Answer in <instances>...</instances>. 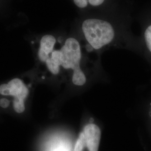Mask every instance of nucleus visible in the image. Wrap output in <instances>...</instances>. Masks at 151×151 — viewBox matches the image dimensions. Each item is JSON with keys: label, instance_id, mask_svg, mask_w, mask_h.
I'll list each match as a JSON object with an SVG mask.
<instances>
[{"label": "nucleus", "instance_id": "f257e3e1", "mask_svg": "<svg viewBox=\"0 0 151 151\" xmlns=\"http://www.w3.org/2000/svg\"><path fill=\"white\" fill-rule=\"evenodd\" d=\"M71 32L86 42L89 50L127 42L131 37L129 12L78 15Z\"/></svg>", "mask_w": 151, "mask_h": 151}, {"label": "nucleus", "instance_id": "f03ea898", "mask_svg": "<svg viewBox=\"0 0 151 151\" xmlns=\"http://www.w3.org/2000/svg\"><path fill=\"white\" fill-rule=\"evenodd\" d=\"M78 15L111 14L129 11L126 0H70Z\"/></svg>", "mask_w": 151, "mask_h": 151}, {"label": "nucleus", "instance_id": "7ed1b4c3", "mask_svg": "<svg viewBox=\"0 0 151 151\" xmlns=\"http://www.w3.org/2000/svg\"><path fill=\"white\" fill-rule=\"evenodd\" d=\"M61 66L66 70H72L73 75L82 72L81 45L79 39L75 34L68 37L60 48Z\"/></svg>", "mask_w": 151, "mask_h": 151}, {"label": "nucleus", "instance_id": "20e7f679", "mask_svg": "<svg viewBox=\"0 0 151 151\" xmlns=\"http://www.w3.org/2000/svg\"><path fill=\"white\" fill-rule=\"evenodd\" d=\"M0 93L2 95L14 96L13 106L15 111L18 113L24 111V100L29 94V90L20 79L14 78L7 84L0 85Z\"/></svg>", "mask_w": 151, "mask_h": 151}, {"label": "nucleus", "instance_id": "39448f33", "mask_svg": "<svg viewBox=\"0 0 151 151\" xmlns=\"http://www.w3.org/2000/svg\"><path fill=\"white\" fill-rule=\"evenodd\" d=\"M57 37L52 34H46L40 39L38 55L39 60L45 63L50 53L54 50L55 45L58 41Z\"/></svg>", "mask_w": 151, "mask_h": 151}, {"label": "nucleus", "instance_id": "423d86ee", "mask_svg": "<svg viewBox=\"0 0 151 151\" xmlns=\"http://www.w3.org/2000/svg\"><path fill=\"white\" fill-rule=\"evenodd\" d=\"M89 151H98L101 138V130L96 124L86 125L83 131Z\"/></svg>", "mask_w": 151, "mask_h": 151}, {"label": "nucleus", "instance_id": "0eeeda50", "mask_svg": "<svg viewBox=\"0 0 151 151\" xmlns=\"http://www.w3.org/2000/svg\"><path fill=\"white\" fill-rule=\"evenodd\" d=\"M61 51L60 49H55L50 53L49 57L45 63L49 70L53 75H57L61 66Z\"/></svg>", "mask_w": 151, "mask_h": 151}, {"label": "nucleus", "instance_id": "6e6552de", "mask_svg": "<svg viewBox=\"0 0 151 151\" xmlns=\"http://www.w3.org/2000/svg\"><path fill=\"white\" fill-rule=\"evenodd\" d=\"M85 146H86V138L83 132H82L80 134L76 142L75 151H82Z\"/></svg>", "mask_w": 151, "mask_h": 151}, {"label": "nucleus", "instance_id": "1a4fd4ad", "mask_svg": "<svg viewBox=\"0 0 151 151\" xmlns=\"http://www.w3.org/2000/svg\"><path fill=\"white\" fill-rule=\"evenodd\" d=\"M144 39L146 46L151 53V24L146 27L144 31Z\"/></svg>", "mask_w": 151, "mask_h": 151}, {"label": "nucleus", "instance_id": "9d476101", "mask_svg": "<svg viewBox=\"0 0 151 151\" xmlns=\"http://www.w3.org/2000/svg\"><path fill=\"white\" fill-rule=\"evenodd\" d=\"M10 104V101L6 99H1L0 100V106L3 108H7Z\"/></svg>", "mask_w": 151, "mask_h": 151}, {"label": "nucleus", "instance_id": "9b49d317", "mask_svg": "<svg viewBox=\"0 0 151 151\" xmlns=\"http://www.w3.org/2000/svg\"><path fill=\"white\" fill-rule=\"evenodd\" d=\"M55 151H67V150L65 149V148H60L56 150Z\"/></svg>", "mask_w": 151, "mask_h": 151}]
</instances>
